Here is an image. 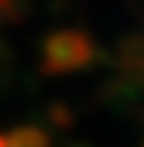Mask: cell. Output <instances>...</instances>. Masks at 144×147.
I'll list each match as a JSON object with an SVG mask.
<instances>
[{
  "mask_svg": "<svg viewBox=\"0 0 144 147\" xmlns=\"http://www.w3.org/2000/svg\"><path fill=\"white\" fill-rule=\"evenodd\" d=\"M93 54V42L82 31H57L45 40V68L48 71H73L82 68Z\"/></svg>",
  "mask_w": 144,
  "mask_h": 147,
  "instance_id": "6da1fadb",
  "label": "cell"
}]
</instances>
